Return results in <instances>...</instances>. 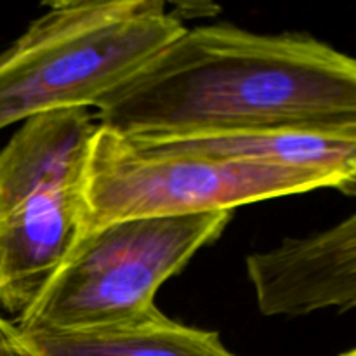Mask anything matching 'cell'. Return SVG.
I'll return each instance as SVG.
<instances>
[{
  "label": "cell",
  "instance_id": "277c9868",
  "mask_svg": "<svg viewBox=\"0 0 356 356\" xmlns=\"http://www.w3.org/2000/svg\"><path fill=\"white\" fill-rule=\"evenodd\" d=\"M318 188L337 184L313 170L132 141L99 127L87 162L83 233L125 219L233 212Z\"/></svg>",
  "mask_w": 356,
  "mask_h": 356
},
{
  "label": "cell",
  "instance_id": "7a4b0ae2",
  "mask_svg": "<svg viewBox=\"0 0 356 356\" xmlns=\"http://www.w3.org/2000/svg\"><path fill=\"white\" fill-rule=\"evenodd\" d=\"M184 31L159 0H63L0 52V131L37 115L96 108Z\"/></svg>",
  "mask_w": 356,
  "mask_h": 356
},
{
  "label": "cell",
  "instance_id": "52a82bcc",
  "mask_svg": "<svg viewBox=\"0 0 356 356\" xmlns=\"http://www.w3.org/2000/svg\"><path fill=\"white\" fill-rule=\"evenodd\" d=\"M21 336L38 356H236L218 332L183 325L156 306L113 325Z\"/></svg>",
  "mask_w": 356,
  "mask_h": 356
},
{
  "label": "cell",
  "instance_id": "5b68a950",
  "mask_svg": "<svg viewBox=\"0 0 356 356\" xmlns=\"http://www.w3.org/2000/svg\"><path fill=\"white\" fill-rule=\"evenodd\" d=\"M89 160L0 177V305L23 315L83 233Z\"/></svg>",
  "mask_w": 356,
  "mask_h": 356
},
{
  "label": "cell",
  "instance_id": "6da1fadb",
  "mask_svg": "<svg viewBox=\"0 0 356 356\" xmlns=\"http://www.w3.org/2000/svg\"><path fill=\"white\" fill-rule=\"evenodd\" d=\"M141 143L240 132L356 136V58L306 33L184 28L96 106Z\"/></svg>",
  "mask_w": 356,
  "mask_h": 356
},
{
  "label": "cell",
  "instance_id": "8992f818",
  "mask_svg": "<svg viewBox=\"0 0 356 356\" xmlns=\"http://www.w3.org/2000/svg\"><path fill=\"white\" fill-rule=\"evenodd\" d=\"M247 277L264 316L356 308V212L332 228L247 257Z\"/></svg>",
  "mask_w": 356,
  "mask_h": 356
},
{
  "label": "cell",
  "instance_id": "3957f363",
  "mask_svg": "<svg viewBox=\"0 0 356 356\" xmlns=\"http://www.w3.org/2000/svg\"><path fill=\"white\" fill-rule=\"evenodd\" d=\"M233 212L111 222L76 240L30 308L23 334L113 325L155 308L159 289L216 242Z\"/></svg>",
  "mask_w": 356,
  "mask_h": 356
},
{
  "label": "cell",
  "instance_id": "9c48e42d",
  "mask_svg": "<svg viewBox=\"0 0 356 356\" xmlns=\"http://www.w3.org/2000/svg\"><path fill=\"white\" fill-rule=\"evenodd\" d=\"M339 356H356V348H353V350L346 351V353H343V355H339Z\"/></svg>",
  "mask_w": 356,
  "mask_h": 356
},
{
  "label": "cell",
  "instance_id": "ba28073f",
  "mask_svg": "<svg viewBox=\"0 0 356 356\" xmlns=\"http://www.w3.org/2000/svg\"><path fill=\"white\" fill-rule=\"evenodd\" d=\"M0 356H38L26 344L16 323L0 315Z\"/></svg>",
  "mask_w": 356,
  "mask_h": 356
}]
</instances>
